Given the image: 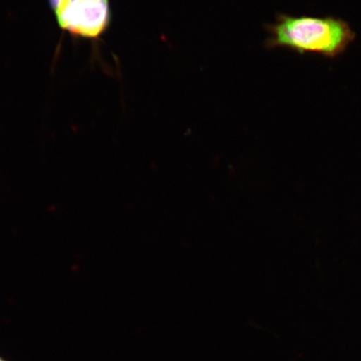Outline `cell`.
<instances>
[{"instance_id": "obj_1", "label": "cell", "mask_w": 361, "mask_h": 361, "mask_svg": "<svg viewBox=\"0 0 361 361\" xmlns=\"http://www.w3.org/2000/svg\"><path fill=\"white\" fill-rule=\"evenodd\" d=\"M268 49H290L299 55L336 59L355 42L356 34L348 22L334 16H293L279 13L266 25Z\"/></svg>"}, {"instance_id": "obj_2", "label": "cell", "mask_w": 361, "mask_h": 361, "mask_svg": "<svg viewBox=\"0 0 361 361\" xmlns=\"http://www.w3.org/2000/svg\"><path fill=\"white\" fill-rule=\"evenodd\" d=\"M56 19L61 28L75 37L97 39L110 25V1L75 0Z\"/></svg>"}, {"instance_id": "obj_3", "label": "cell", "mask_w": 361, "mask_h": 361, "mask_svg": "<svg viewBox=\"0 0 361 361\" xmlns=\"http://www.w3.org/2000/svg\"><path fill=\"white\" fill-rule=\"evenodd\" d=\"M75 0H61L60 4H59L57 11L55 12L56 16L60 15L66 8L70 6L71 4L73 3Z\"/></svg>"}, {"instance_id": "obj_4", "label": "cell", "mask_w": 361, "mask_h": 361, "mask_svg": "<svg viewBox=\"0 0 361 361\" xmlns=\"http://www.w3.org/2000/svg\"><path fill=\"white\" fill-rule=\"evenodd\" d=\"M49 6L52 8L54 12L57 11L59 4H60L61 0H48Z\"/></svg>"}, {"instance_id": "obj_5", "label": "cell", "mask_w": 361, "mask_h": 361, "mask_svg": "<svg viewBox=\"0 0 361 361\" xmlns=\"http://www.w3.org/2000/svg\"><path fill=\"white\" fill-rule=\"evenodd\" d=\"M0 361H8L7 360L2 357L1 355H0Z\"/></svg>"}]
</instances>
